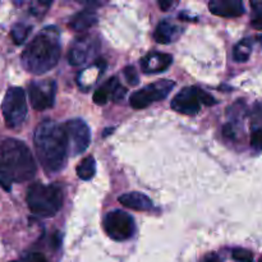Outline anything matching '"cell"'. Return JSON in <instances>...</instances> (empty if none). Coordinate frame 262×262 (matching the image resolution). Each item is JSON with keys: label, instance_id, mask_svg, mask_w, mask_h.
<instances>
[{"label": "cell", "instance_id": "obj_13", "mask_svg": "<svg viewBox=\"0 0 262 262\" xmlns=\"http://www.w3.org/2000/svg\"><path fill=\"white\" fill-rule=\"evenodd\" d=\"M173 56L160 51H151L140 60L141 69L146 74H156L166 71L171 66Z\"/></svg>", "mask_w": 262, "mask_h": 262}, {"label": "cell", "instance_id": "obj_25", "mask_svg": "<svg viewBox=\"0 0 262 262\" xmlns=\"http://www.w3.org/2000/svg\"><path fill=\"white\" fill-rule=\"evenodd\" d=\"M199 97H200V102L204 105H206V106H212V105L216 104V100H215V97L211 96L210 94H207L206 91H204V90H201V89L199 90Z\"/></svg>", "mask_w": 262, "mask_h": 262}, {"label": "cell", "instance_id": "obj_20", "mask_svg": "<svg viewBox=\"0 0 262 262\" xmlns=\"http://www.w3.org/2000/svg\"><path fill=\"white\" fill-rule=\"evenodd\" d=\"M252 51V41L250 38H243L233 49V59L237 63H245L250 59Z\"/></svg>", "mask_w": 262, "mask_h": 262}, {"label": "cell", "instance_id": "obj_15", "mask_svg": "<svg viewBox=\"0 0 262 262\" xmlns=\"http://www.w3.org/2000/svg\"><path fill=\"white\" fill-rule=\"evenodd\" d=\"M106 67L104 60H96V63L92 64L89 68L83 69L81 73L77 77V82H78V86L82 90H89L90 87L94 86L96 83L97 79L102 76L104 73V69Z\"/></svg>", "mask_w": 262, "mask_h": 262}, {"label": "cell", "instance_id": "obj_11", "mask_svg": "<svg viewBox=\"0 0 262 262\" xmlns=\"http://www.w3.org/2000/svg\"><path fill=\"white\" fill-rule=\"evenodd\" d=\"M199 87H184L171 100V109L181 114L196 115L201 109L199 97Z\"/></svg>", "mask_w": 262, "mask_h": 262}, {"label": "cell", "instance_id": "obj_30", "mask_svg": "<svg viewBox=\"0 0 262 262\" xmlns=\"http://www.w3.org/2000/svg\"><path fill=\"white\" fill-rule=\"evenodd\" d=\"M204 262H220V261L216 255H209L206 258H205Z\"/></svg>", "mask_w": 262, "mask_h": 262}, {"label": "cell", "instance_id": "obj_3", "mask_svg": "<svg viewBox=\"0 0 262 262\" xmlns=\"http://www.w3.org/2000/svg\"><path fill=\"white\" fill-rule=\"evenodd\" d=\"M0 169L13 182H27L35 177L37 165L30 148L15 138H8L0 146Z\"/></svg>", "mask_w": 262, "mask_h": 262}, {"label": "cell", "instance_id": "obj_32", "mask_svg": "<svg viewBox=\"0 0 262 262\" xmlns=\"http://www.w3.org/2000/svg\"><path fill=\"white\" fill-rule=\"evenodd\" d=\"M12 262H17V261H12Z\"/></svg>", "mask_w": 262, "mask_h": 262}, {"label": "cell", "instance_id": "obj_27", "mask_svg": "<svg viewBox=\"0 0 262 262\" xmlns=\"http://www.w3.org/2000/svg\"><path fill=\"white\" fill-rule=\"evenodd\" d=\"M23 262H48L45 256L40 252H32L25 257Z\"/></svg>", "mask_w": 262, "mask_h": 262}, {"label": "cell", "instance_id": "obj_31", "mask_svg": "<svg viewBox=\"0 0 262 262\" xmlns=\"http://www.w3.org/2000/svg\"><path fill=\"white\" fill-rule=\"evenodd\" d=\"M258 262H262V257H261V258H260V261H258Z\"/></svg>", "mask_w": 262, "mask_h": 262}, {"label": "cell", "instance_id": "obj_12", "mask_svg": "<svg viewBox=\"0 0 262 262\" xmlns=\"http://www.w3.org/2000/svg\"><path fill=\"white\" fill-rule=\"evenodd\" d=\"M125 94H127V89L120 84L117 77H112V78L107 79L102 86H100L95 91L92 99H94L95 104L104 105L109 100H112V101H120V100L124 99Z\"/></svg>", "mask_w": 262, "mask_h": 262}, {"label": "cell", "instance_id": "obj_1", "mask_svg": "<svg viewBox=\"0 0 262 262\" xmlns=\"http://www.w3.org/2000/svg\"><path fill=\"white\" fill-rule=\"evenodd\" d=\"M33 140L43 170L46 173L61 170L68 155V141L64 127L51 120H45L37 127Z\"/></svg>", "mask_w": 262, "mask_h": 262}, {"label": "cell", "instance_id": "obj_21", "mask_svg": "<svg viewBox=\"0 0 262 262\" xmlns=\"http://www.w3.org/2000/svg\"><path fill=\"white\" fill-rule=\"evenodd\" d=\"M32 27L27 25H23V23H17L15 26H13L12 31H10V36H12L13 41H14L15 45H20L26 41V38L30 35Z\"/></svg>", "mask_w": 262, "mask_h": 262}, {"label": "cell", "instance_id": "obj_22", "mask_svg": "<svg viewBox=\"0 0 262 262\" xmlns=\"http://www.w3.org/2000/svg\"><path fill=\"white\" fill-rule=\"evenodd\" d=\"M232 256L238 262H253V255L245 248H235L233 250Z\"/></svg>", "mask_w": 262, "mask_h": 262}, {"label": "cell", "instance_id": "obj_24", "mask_svg": "<svg viewBox=\"0 0 262 262\" xmlns=\"http://www.w3.org/2000/svg\"><path fill=\"white\" fill-rule=\"evenodd\" d=\"M123 74H124L125 79H127V82L130 86H136V84L140 83V77H138V73L137 71H136L135 67H125V68L123 69Z\"/></svg>", "mask_w": 262, "mask_h": 262}, {"label": "cell", "instance_id": "obj_6", "mask_svg": "<svg viewBox=\"0 0 262 262\" xmlns=\"http://www.w3.org/2000/svg\"><path fill=\"white\" fill-rule=\"evenodd\" d=\"M176 83L169 79H160L138 91L133 92L129 99V104L133 109H145L148 105H151L155 101H161L165 99L171 90L174 89Z\"/></svg>", "mask_w": 262, "mask_h": 262}, {"label": "cell", "instance_id": "obj_17", "mask_svg": "<svg viewBox=\"0 0 262 262\" xmlns=\"http://www.w3.org/2000/svg\"><path fill=\"white\" fill-rule=\"evenodd\" d=\"M97 14L94 9L91 8H87V9L81 10L77 14H74L73 17L69 20V27L73 31H77V32H82V31H86L89 28L94 27L97 23Z\"/></svg>", "mask_w": 262, "mask_h": 262}, {"label": "cell", "instance_id": "obj_4", "mask_svg": "<svg viewBox=\"0 0 262 262\" xmlns=\"http://www.w3.org/2000/svg\"><path fill=\"white\" fill-rule=\"evenodd\" d=\"M27 205L31 212L40 217H53L63 206V191L56 183L45 186L35 183L27 191Z\"/></svg>", "mask_w": 262, "mask_h": 262}, {"label": "cell", "instance_id": "obj_2", "mask_svg": "<svg viewBox=\"0 0 262 262\" xmlns=\"http://www.w3.org/2000/svg\"><path fill=\"white\" fill-rule=\"evenodd\" d=\"M60 49V31L55 26L45 27L23 51V67L33 74L46 73L58 64Z\"/></svg>", "mask_w": 262, "mask_h": 262}, {"label": "cell", "instance_id": "obj_29", "mask_svg": "<svg viewBox=\"0 0 262 262\" xmlns=\"http://www.w3.org/2000/svg\"><path fill=\"white\" fill-rule=\"evenodd\" d=\"M174 5V3L171 2H159V7L161 8V10H168L169 8H171Z\"/></svg>", "mask_w": 262, "mask_h": 262}, {"label": "cell", "instance_id": "obj_9", "mask_svg": "<svg viewBox=\"0 0 262 262\" xmlns=\"http://www.w3.org/2000/svg\"><path fill=\"white\" fill-rule=\"evenodd\" d=\"M100 50V41L96 37L90 35L81 36L76 38L68 51V61L71 66L79 67L94 58Z\"/></svg>", "mask_w": 262, "mask_h": 262}, {"label": "cell", "instance_id": "obj_23", "mask_svg": "<svg viewBox=\"0 0 262 262\" xmlns=\"http://www.w3.org/2000/svg\"><path fill=\"white\" fill-rule=\"evenodd\" d=\"M251 5H252L253 9L256 10V15L252 18L251 25H252V27L256 28V30L262 31V3L252 2Z\"/></svg>", "mask_w": 262, "mask_h": 262}, {"label": "cell", "instance_id": "obj_7", "mask_svg": "<svg viewBox=\"0 0 262 262\" xmlns=\"http://www.w3.org/2000/svg\"><path fill=\"white\" fill-rule=\"evenodd\" d=\"M104 229L112 239L123 242L129 239L135 234V220L125 211L114 210L107 212L106 216L104 217Z\"/></svg>", "mask_w": 262, "mask_h": 262}, {"label": "cell", "instance_id": "obj_5", "mask_svg": "<svg viewBox=\"0 0 262 262\" xmlns=\"http://www.w3.org/2000/svg\"><path fill=\"white\" fill-rule=\"evenodd\" d=\"M3 117L9 128H18L22 125L27 117V100L20 87H10L5 94L2 104Z\"/></svg>", "mask_w": 262, "mask_h": 262}, {"label": "cell", "instance_id": "obj_18", "mask_svg": "<svg viewBox=\"0 0 262 262\" xmlns=\"http://www.w3.org/2000/svg\"><path fill=\"white\" fill-rule=\"evenodd\" d=\"M181 28L168 19H163L154 32V38L159 43H170L181 35Z\"/></svg>", "mask_w": 262, "mask_h": 262}, {"label": "cell", "instance_id": "obj_10", "mask_svg": "<svg viewBox=\"0 0 262 262\" xmlns=\"http://www.w3.org/2000/svg\"><path fill=\"white\" fill-rule=\"evenodd\" d=\"M55 92L56 83L53 79L33 81L28 87V96L33 109L42 112L53 106L55 101Z\"/></svg>", "mask_w": 262, "mask_h": 262}, {"label": "cell", "instance_id": "obj_19", "mask_svg": "<svg viewBox=\"0 0 262 262\" xmlns=\"http://www.w3.org/2000/svg\"><path fill=\"white\" fill-rule=\"evenodd\" d=\"M96 173V161H95L94 156H87L81 161L78 166H77V176L82 179V181H90L95 177Z\"/></svg>", "mask_w": 262, "mask_h": 262}, {"label": "cell", "instance_id": "obj_26", "mask_svg": "<svg viewBox=\"0 0 262 262\" xmlns=\"http://www.w3.org/2000/svg\"><path fill=\"white\" fill-rule=\"evenodd\" d=\"M251 145H252V147L257 148V150H262V128H258L252 133Z\"/></svg>", "mask_w": 262, "mask_h": 262}, {"label": "cell", "instance_id": "obj_28", "mask_svg": "<svg viewBox=\"0 0 262 262\" xmlns=\"http://www.w3.org/2000/svg\"><path fill=\"white\" fill-rule=\"evenodd\" d=\"M223 135L227 138H230V140H233V138L235 137V130L232 123H228V124H225L224 127H223Z\"/></svg>", "mask_w": 262, "mask_h": 262}, {"label": "cell", "instance_id": "obj_14", "mask_svg": "<svg viewBox=\"0 0 262 262\" xmlns=\"http://www.w3.org/2000/svg\"><path fill=\"white\" fill-rule=\"evenodd\" d=\"M209 9L212 14L223 18H237L245 14V5L241 0H211Z\"/></svg>", "mask_w": 262, "mask_h": 262}, {"label": "cell", "instance_id": "obj_16", "mask_svg": "<svg viewBox=\"0 0 262 262\" xmlns=\"http://www.w3.org/2000/svg\"><path fill=\"white\" fill-rule=\"evenodd\" d=\"M119 202L123 206L136 210V211H150L154 207L152 201L141 192H129V193L122 194L119 197Z\"/></svg>", "mask_w": 262, "mask_h": 262}, {"label": "cell", "instance_id": "obj_8", "mask_svg": "<svg viewBox=\"0 0 262 262\" xmlns=\"http://www.w3.org/2000/svg\"><path fill=\"white\" fill-rule=\"evenodd\" d=\"M68 141V152L76 156L87 150L91 142V130L82 119H71L64 125Z\"/></svg>", "mask_w": 262, "mask_h": 262}]
</instances>
